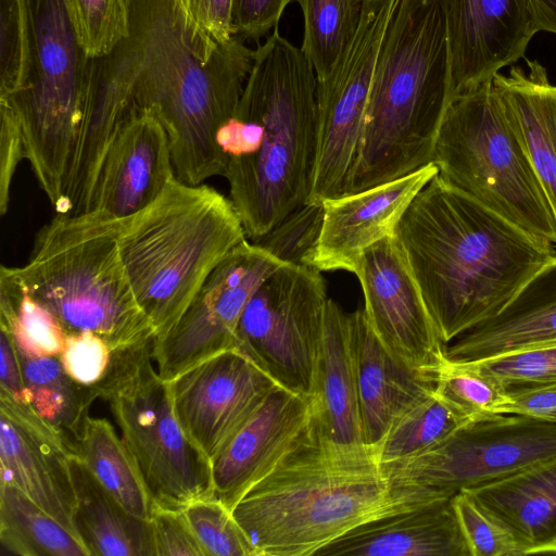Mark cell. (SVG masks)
<instances>
[{"label":"cell","mask_w":556,"mask_h":556,"mask_svg":"<svg viewBox=\"0 0 556 556\" xmlns=\"http://www.w3.org/2000/svg\"><path fill=\"white\" fill-rule=\"evenodd\" d=\"M127 36L106 55L89 59L81 118L65 195L92 202L106 150L118 129L140 113L164 127L174 174L189 185L224 176L220 128L233 115L254 50L233 36L219 43L185 0H127Z\"/></svg>","instance_id":"1"},{"label":"cell","mask_w":556,"mask_h":556,"mask_svg":"<svg viewBox=\"0 0 556 556\" xmlns=\"http://www.w3.org/2000/svg\"><path fill=\"white\" fill-rule=\"evenodd\" d=\"M395 236L444 345L500 314L556 263L554 245L438 174L413 199Z\"/></svg>","instance_id":"2"},{"label":"cell","mask_w":556,"mask_h":556,"mask_svg":"<svg viewBox=\"0 0 556 556\" xmlns=\"http://www.w3.org/2000/svg\"><path fill=\"white\" fill-rule=\"evenodd\" d=\"M317 77L275 28L253 53L233 115L217 141L247 238L260 240L306 204L317 147Z\"/></svg>","instance_id":"3"},{"label":"cell","mask_w":556,"mask_h":556,"mask_svg":"<svg viewBox=\"0 0 556 556\" xmlns=\"http://www.w3.org/2000/svg\"><path fill=\"white\" fill-rule=\"evenodd\" d=\"M450 102V51L441 0H397L379 49L346 193L432 163Z\"/></svg>","instance_id":"4"},{"label":"cell","mask_w":556,"mask_h":556,"mask_svg":"<svg viewBox=\"0 0 556 556\" xmlns=\"http://www.w3.org/2000/svg\"><path fill=\"white\" fill-rule=\"evenodd\" d=\"M406 507L393 497L370 447L331 445L311 420L232 515L256 556H314L357 526Z\"/></svg>","instance_id":"5"},{"label":"cell","mask_w":556,"mask_h":556,"mask_svg":"<svg viewBox=\"0 0 556 556\" xmlns=\"http://www.w3.org/2000/svg\"><path fill=\"white\" fill-rule=\"evenodd\" d=\"M245 239L229 198L176 177L154 202L123 219L121 257L155 338L177 321L212 270Z\"/></svg>","instance_id":"6"},{"label":"cell","mask_w":556,"mask_h":556,"mask_svg":"<svg viewBox=\"0 0 556 556\" xmlns=\"http://www.w3.org/2000/svg\"><path fill=\"white\" fill-rule=\"evenodd\" d=\"M122 222L96 210L56 213L38 232L28 262L14 267L67 334L91 331L112 351L155 338L121 257Z\"/></svg>","instance_id":"7"},{"label":"cell","mask_w":556,"mask_h":556,"mask_svg":"<svg viewBox=\"0 0 556 556\" xmlns=\"http://www.w3.org/2000/svg\"><path fill=\"white\" fill-rule=\"evenodd\" d=\"M432 163L446 182L556 248L553 208L492 81L452 99Z\"/></svg>","instance_id":"8"},{"label":"cell","mask_w":556,"mask_h":556,"mask_svg":"<svg viewBox=\"0 0 556 556\" xmlns=\"http://www.w3.org/2000/svg\"><path fill=\"white\" fill-rule=\"evenodd\" d=\"M153 340L113 351L96 389L109 404L154 503L184 509L213 496L212 463L177 419L168 383L153 366Z\"/></svg>","instance_id":"9"},{"label":"cell","mask_w":556,"mask_h":556,"mask_svg":"<svg viewBox=\"0 0 556 556\" xmlns=\"http://www.w3.org/2000/svg\"><path fill=\"white\" fill-rule=\"evenodd\" d=\"M33 70L27 90L8 100L23 134L25 155L56 213L76 150L89 59L64 0H29Z\"/></svg>","instance_id":"10"},{"label":"cell","mask_w":556,"mask_h":556,"mask_svg":"<svg viewBox=\"0 0 556 556\" xmlns=\"http://www.w3.org/2000/svg\"><path fill=\"white\" fill-rule=\"evenodd\" d=\"M555 458V424L507 414L465 424L417 454L379 466L393 497L416 505Z\"/></svg>","instance_id":"11"},{"label":"cell","mask_w":556,"mask_h":556,"mask_svg":"<svg viewBox=\"0 0 556 556\" xmlns=\"http://www.w3.org/2000/svg\"><path fill=\"white\" fill-rule=\"evenodd\" d=\"M328 300L319 270L286 262L245 306L235 349L278 386L312 397Z\"/></svg>","instance_id":"12"},{"label":"cell","mask_w":556,"mask_h":556,"mask_svg":"<svg viewBox=\"0 0 556 556\" xmlns=\"http://www.w3.org/2000/svg\"><path fill=\"white\" fill-rule=\"evenodd\" d=\"M396 3L366 0L351 43L331 73L317 80V147L306 204H323L346 193L379 49Z\"/></svg>","instance_id":"13"},{"label":"cell","mask_w":556,"mask_h":556,"mask_svg":"<svg viewBox=\"0 0 556 556\" xmlns=\"http://www.w3.org/2000/svg\"><path fill=\"white\" fill-rule=\"evenodd\" d=\"M286 262L247 239L207 276L177 321L154 338L152 356L169 381L190 367L236 346V333L249 301Z\"/></svg>","instance_id":"14"},{"label":"cell","mask_w":556,"mask_h":556,"mask_svg":"<svg viewBox=\"0 0 556 556\" xmlns=\"http://www.w3.org/2000/svg\"><path fill=\"white\" fill-rule=\"evenodd\" d=\"M167 383L184 432L211 463L277 384L236 349L202 361Z\"/></svg>","instance_id":"15"},{"label":"cell","mask_w":556,"mask_h":556,"mask_svg":"<svg viewBox=\"0 0 556 556\" xmlns=\"http://www.w3.org/2000/svg\"><path fill=\"white\" fill-rule=\"evenodd\" d=\"M355 276L366 318L383 346L407 366L437 374L445 345L395 233L363 253Z\"/></svg>","instance_id":"16"},{"label":"cell","mask_w":556,"mask_h":556,"mask_svg":"<svg viewBox=\"0 0 556 556\" xmlns=\"http://www.w3.org/2000/svg\"><path fill=\"white\" fill-rule=\"evenodd\" d=\"M73 456V442L64 432L29 404L0 392V481L17 486L80 540Z\"/></svg>","instance_id":"17"},{"label":"cell","mask_w":556,"mask_h":556,"mask_svg":"<svg viewBox=\"0 0 556 556\" xmlns=\"http://www.w3.org/2000/svg\"><path fill=\"white\" fill-rule=\"evenodd\" d=\"M450 51L451 101L493 80L523 56L539 31L529 0H441Z\"/></svg>","instance_id":"18"},{"label":"cell","mask_w":556,"mask_h":556,"mask_svg":"<svg viewBox=\"0 0 556 556\" xmlns=\"http://www.w3.org/2000/svg\"><path fill=\"white\" fill-rule=\"evenodd\" d=\"M437 174L430 163L399 179L324 201L319 232L304 265L355 275L363 253L395 233L413 199Z\"/></svg>","instance_id":"19"},{"label":"cell","mask_w":556,"mask_h":556,"mask_svg":"<svg viewBox=\"0 0 556 556\" xmlns=\"http://www.w3.org/2000/svg\"><path fill=\"white\" fill-rule=\"evenodd\" d=\"M312 416L311 397L276 384L212 463L213 497L232 511L296 444Z\"/></svg>","instance_id":"20"},{"label":"cell","mask_w":556,"mask_h":556,"mask_svg":"<svg viewBox=\"0 0 556 556\" xmlns=\"http://www.w3.org/2000/svg\"><path fill=\"white\" fill-rule=\"evenodd\" d=\"M174 177L164 127L149 112L135 115L106 150L90 211L128 218L154 202Z\"/></svg>","instance_id":"21"},{"label":"cell","mask_w":556,"mask_h":556,"mask_svg":"<svg viewBox=\"0 0 556 556\" xmlns=\"http://www.w3.org/2000/svg\"><path fill=\"white\" fill-rule=\"evenodd\" d=\"M349 326L363 440L371 448L396 417L434 391L437 374L407 366L389 353L364 309L349 313Z\"/></svg>","instance_id":"22"},{"label":"cell","mask_w":556,"mask_h":556,"mask_svg":"<svg viewBox=\"0 0 556 556\" xmlns=\"http://www.w3.org/2000/svg\"><path fill=\"white\" fill-rule=\"evenodd\" d=\"M314 556H470L453 497L387 513L350 530Z\"/></svg>","instance_id":"23"},{"label":"cell","mask_w":556,"mask_h":556,"mask_svg":"<svg viewBox=\"0 0 556 556\" xmlns=\"http://www.w3.org/2000/svg\"><path fill=\"white\" fill-rule=\"evenodd\" d=\"M556 342V263L500 314L445 345L455 362H482Z\"/></svg>","instance_id":"24"},{"label":"cell","mask_w":556,"mask_h":556,"mask_svg":"<svg viewBox=\"0 0 556 556\" xmlns=\"http://www.w3.org/2000/svg\"><path fill=\"white\" fill-rule=\"evenodd\" d=\"M312 424L331 445L368 447L363 440L350 345L349 313L328 300L315 365Z\"/></svg>","instance_id":"25"},{"label":"cell","mask_w":556,"mask_h":556,"mask_svg":"<svg viewBox=\"0 0 556 556\" xmlns=\"http://www.w3.org/2000/svg\"><path fill=\"white\" fill-rule=\"evenodd\" d=\"M464 491L514 533L526 555L556 553V458Z\"/></svg>","instance_id":"26"},{"label":"cell","mask_w":556,"mask_h":556,"mask_svg":"<svg viewBox=\"0 0 556 556\" xmlns=\"http://www.w3.org/2000/svg\"><path fill=\"white\" fill-rule=\"evenodd\" d=\"M492 83L516 126L556 218V86L546 68L528 61Z\"/></svg>","instance_id":"27"},{"label":"cell","mask_w":556,"mask_h":556,"mask_svg":"<svg viewBox=\"0 0 556 556\" xmlns=\"http://www.w3.org/2000/svg\"><path fill=\"white\" fill-rule=\"evenodd\" d=\"M75 526L90 556H155L150 520L128 513L74 452Z\"/></svg>","instance_id":"28"},{"label":"cell","mask_w":556,"mask_h":556,"mask_svg":"<svg viewBox=\"0 0 556 556\" xmlns=\"http://www.w3.org/2000/svg\"><path fill=\"white\" fill-rule=\"evenodd\" d=\"M73 450L99 483L131 515L150 520L154 501L135 456L112 424L88 417Z\"/></svg>","instance_id":"29"},{"label":"cell","mask_w":556,"mask_h":556,"mask_svg":"<svg viewBox=\"0 0 556 556\" xmlns=\"http://www.w3.org/2000/svg\"><path fill=\"white\" fill-rule=\"evenodd\" d=\"M16 351L29 405L74 442L89 417L91 404L99 399L96 387L76 382L59 356L31 354L18 348Z\"/></svg>","instance_id":"30"},{"label":"cell","mask_w":556,"mask_h":556,"mask_svg":"<svg viewBox=\"0 0 556 556\" xmlns=\"http://www.w3.org/2000/svg\"><path fill=\"white\" fill-rule=\"evenodd\" d=\"M0 541L20 556H90L84 543L17 486L0 481Z\"/></svg>","instance_id":"31"},{"label":"cell","mask_w":556,"mask_h":556,"mask_svg":"<svg viewBox=\"0 0 556 556\" xmlns=\"http://www.w3.org/2000/svg\"><path fill=\"white\" fill-rule=\"evenodd\" d=\"M0 325L16 348L37 355L61 356L67 332L60 321L27 291L14 267L0 269Z\"/></svg>","instance_id":"32"},{"label":"cell","mask_w":556,"mask_h":556,"mask_svg":"<svg viewBox=\"0 0 556 556\" xmlns=\"http://www.w3.org/2000/svg\"><path fill=\"white\" fill-rule=\"evenodd\" d=\"M303 14L301 49L317 80L327 77L354 38L366 0H292Z\"/></svg>","instance_id":"33"},{"label":"cell","mask_w":556,"mask_h":556,"mask_svg":"<svg viewBox=\"0 0 556 556\" xmlns=\"http://www.w3.org/2000/svg\"><path fill=\"white\" fill-rule=\"evenodd\" d=\"M434 392L466 424L507 415L511 404L506 386L479 363L446 356Z\"/></svg>","instance_id":"34"},{"label":"cell","mask_w":556,"mask_h":556,"mask_svg":"<svg viewBox=\"0 0 556 556\" xmlns=\"http://www.w3.org/2000/svg\"><path fill=\"white\" fill-rule=\"evenodd\" d=\"M465 424L433 391L396 417L371 451L379 465L395 462L437 444Z\"/></svg>","instance_id":"35"},{"label":"cell","mask_w":556,"mask_h":556,"mask_svg":"<svg viewBox=\"0 0 556 556\" xmlns=\"http://www.w3.org/2000/svg\"><path fill=\"white\" fill-rule=\"evenodd\" d=\"M31 70L29 0H0V98L27 90Z\"/></svg>","instance_id":"36"},{"label":"cell","mask_w":556,"mask_h":556,"mask_svg":"<svg viewBox=\"0 0 556 556\" xmlns=\"http://www.w3.org/2000/svg\"><path fill=\"white\" fill-rule=\"evenodd\" d=\"M77 41L88 59L109 54L128 34L127 0H64Z\"/></svg>","instance_id":"37"},{"label":"cell","mask_w":556,"mask_h":556,"mask_svg":"<svg viewBox=\"0 0 556 556\" xmlns=\"http://www.w3.org/2000/svg\"><path fill=\"white\" fill-rule=\"evenodd\" d=\"M182 511L204 556H256L232 511L218 500L200 498Z\"/></svg>","instance_id":"38"},{"label":"cell","mask_w":556,"mask_h":556,"mask_svg":"<svg viewBox=\"0 0 556 556\" xmlns=\"http://www.w3.org/2000/svg\"><path fill=\"white\" fill-rule=\"evenodd\" d=\"M453 505L470 556H526L514 533L467 492L456 493Z\"/></svg>","instance_id":"39"},{"label":"cell","mask_w":556,"mask_h":556,"mask_svg":"<svg viewBox=\"0 0 556 556\" xmlns=\"http://www.w3.org/2000/svg\"><path fill=\"white\" fill-rule=\"evenodd\" d=\"M323 204H305L256 241L285 262L304 264L321 224Z\"/></svg>","instance_id":"40"},{"label":"cell","mask_w":556,"mask_h":556,"mask_svg":"<svg viewBox=\"0 0 556 556\" xmlns=\"http://www.w3.org/2000/svg\"><path fill=\"white\" fill-rule=\"evenodd\" d=\"M476 363L506 388L556 383V342Z\"/></svg>","instance_id":"41"},{"label":"cell","mask_w":556,"mask_h":556,"mask_svg":"<svg viewBox=\"0 0 556 556\" xmlns=\"http://www.w3.org/2000/svg\"><path fill=\"white\" fill-rule=\"evenodd\" d=\"M112 349L91 331L68 333L60 356L66 372L78 383L96 387L106 375Z\"/></svg>","instance_id":"42"},{"label":"cell","mask_w":556,"mask_h":556,"mask_svg":"<svg viewBox=\"0 0 556 556\" xmlns=\"http://www.w3.org/2000/svg\"><path fill=\"white\" fill-rule=\"evenodd\" d=\"M150 521L155 556H204L182 509L154 504Z\"/></svg>","instance_id":"43"},{"label":"cell","mask_w":556,"mask_h":556,"mask_svg":"<svg viewBox=\"0 0 556 556\" xmlns=\"http://www.w3.org/2000/svg\"><path fill=\"white\" fill-rule=\"evenodd\" d=\"M26 159L23 134L13 105L0 99V213L9 208L12 180L17 165Z\"/></svg>","instance_id":"44"},{"label":"cell","mask_w":556,"mask_h":556,"mask_svg":"<svg viewBox=\"0 0 556 556\" xmlns=\"http://www.w3.org/2000/svg\"><path fill=\"white\" fill-rule=\"evenodd\" d=\"M292 0H233V35L241 40H256L277 28Z\"/></svg>","instance_id":"45"},{"label":"cell","mask_w":556,"mask_h":556,"mask_svg":"<svg viewBox=\"0 0 556 556\" xmlns=\"http://www.w3.org/2000/svg\"><path fill=\"white\" fill-rule=\"evenodd\" d=\"M508 414L523 415L556 425V383L507 388Z\"/></svg>","instance_id":"46"},{"label":"cell","mask_w":556,"mask_h":556,"mask_svg":"<svg viewBox=\"0 0 556 556\" xmlns=\"http://www.w3.org/2000/svg\"><path fill=\"white\" fill-rule=\"evenodd\" d=\"M195 22L217 42L229 41L233 35V0H185Z\"/></svg>","instance_id":"47"},{"label":"cell","mask_w":556,"mask_h":556,"mask_svg":"<svg viewBox=\"0 0 556 556\" xmlns=\"http://www.w3.org/2000/svg\"><path fill=\"white\" fill-rule=\"evenodd\" d=\"M0 392L18 403L29 404L15 343L4 326L0 336Z\"/></svg>","instance_id":"48"},{"label":"cell","mask_w":556,"mask_h":556,"mask_svg":"<svg viewBox=\"0 0 556 556\" xmlns=\"http://www.w3.org/2000/svg\"><path fill=\"white\" fill-rule=\"evenodd\" d=\"M539 31L556 35V0H529Z\"/></svg>","instance_id":"49"},{"label":"cell","mask_w":556,"mask_h":556,"mask_svg":"<svg viewBox=\"0 0 556 556\" xmlns=\"http://www.w3.org/2000/svg\"><path fill=\"white\" fill-rule=\"evenodd\" d=\"M556 554V553H555Z\"/></svg>","instance_id":"50"}]
</instances>
